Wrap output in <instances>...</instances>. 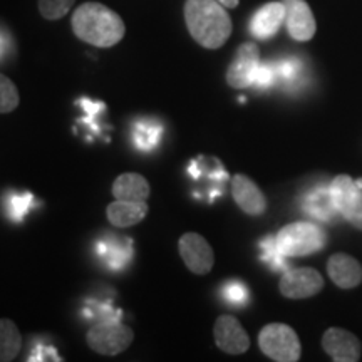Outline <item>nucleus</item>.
I'll return each mask as SVG.
<instances>
[{"label":"nucleus","instance_id":"1","mask_svg":"<svg viewBox=\"0 0 362 362\" xmlns=\"http://www.w3.org/2000/svg\"><path fill=\"white\" fill-rule=\"evenodd\" d=\"M71 25L76 37L103 49L115 47L126 34L124 21L119 13L99 2H86L76 8L71 17Z\"/></svg>","mask_w":362,"mask_h":362},{"label":"nucleus","instance_id":"2","mask_svg":"<svg viewBox=\"0 0 362 362\" xmlns=\"http://www.w3.org/2000/svg\"><path fill=\"white\" fill-rule=\"evenodd\" d=\"M185 22L194 42L211 51L223 47L233 30L226 7L216 0H187Z\"/></svg>","mask_w":362,"mask_h":362},{"label":"nucleus","instance_id":"3","mask_svg":"<svg viewBox=\"0 0 362 362\" xmlns=\"http://www.w3.org/2000/svg\"><path fill=\"white\" fill-rule=\"evenodd\" d=\"M275 242L285 257H307L322 250L327 235L312 221H293L280 230Z\"/></svg>","mask_w":362,"mask_h":362},{"label":"nucleus","instance_id":"4","mask_svg":"<svg viewBox=\"0 0 362 362\" xmlns=\"http://www.w3.org/2000/svg\"><path fill=\"white\" fill-rule=\"evenodd\" d=\"M260 351L272 361L297 362L302 346L296 330L285 324H269L259 334Z\"/></svg>","mask_w":362,"mask_h":362},{"label":"nucleus","instance_id":"5","mask_svg":"<svg viewBox=\"0 0 362 362\" xmlns=\"http://www.w3.org/2000/svg\"><path fill=\"white\" fill-rule=\"evenodd\" d=\"M88 344L94 352L101 356H117L124 352L133 342L134 334L128 325L116 319H106L88 330Z\"/></svg>","mask_w":362,"mask_h":362},{"label":"nucleus","instance_id":"6","mask_svg":"<svg viewBox=\"0 0 362 362\" xmlns=\"http://www.w3.org/2000/svg\"><path fill=\"white\" fill-rule=\"evenodd\" d=\"M334 206L357 230H362V189L349 175H339L330 183Z\"/></svg>","mask_w":362,"mask_h":362},{"label":"nucleus","instance_id":"7","mask_svg":"<svg viewBox=\"0 0 362 362\" xmlns=\"http://www.w3.org/2000/svg\"><path fill=\"white\" fill-rule=\"evenodd\" d=\"M260 49L253 42H243L235 52L233 61L226 69V83L230 88L245 89L255 84L260 69Z\"/></svg>","mask_w":362,"mask_h":362},{"label":"nucleus","instance_id":"8","mask_svg":"<svg viewBox=\"0 0 362 362\" xmlns=\"http://www.w3.org/2000/svg\"><path fill=\"white\" fill-rule=\"evenodd\" d=\"M178 252L181 260L194 275L210 274L215 264V253L210 243L200 233H185L178 240Z\"/></svg>","mask_w":362,"mask_h":362},{"label":"nucleus","instance_id":"9","mask_svg":"<svg viewBox=\"0 0 362 362\" xmlns=\"http://www.w3.org/2000/svg\"><path fill=\"white\" fill-rule=\"evenodd\" d=\"M280 293L287 298H309L324 288V279L315 269L300 267V269L287 270L279 282Z\"/></svg>","mask_w":362,"mask_h":362},{"label":"nucleus","instance_id":"10","mask_svg":"<svg viewBox=\"0 0 362 362\" xmlns=\"http://www.w3.org/2000/svg\"><path fill=\"white\" fill-rule=\"evenodd\" d=\"M285 6L287 33L297 42H307L315 35L317 24L312 8L305 0H282Z\"/></svg>","mask_w":362,"mask_h":362},{"label":"nucleus","instance_id":"11","mask_svg":"<svg viewBox=\"0 0 362 362\" xmlns=\"http://www.w3.org/2000/svg\"><path fill=\"white\" fill-rule=\"evenodd\" d=\"M215 342L226 354H243L250 347V337L233 315H220L214 325Z\"/></svg>","mask_w":362,"mask_h":362},{"label":"nucleus","instance_id":"12","mask_svg":"<svg viewBox=\"0 0 362 362\" xmlns=\"http://www.w3.org/2000/svg\"><path fill=\"white\" fill-rule=\"evenodd\" d=\"M322 347L336 362H357L361 359V341L346 329L330 327L325 330Z\"/></svg>","mask_w":362,"mask_h":362},{"label":"nucleus","instance_id":"13","mask_svg":"<svg viewBox=\"0 0 362 362\" xmlns=\"http://www.w3.org/2000/svg\"><path fill=\"white\" fill-rule=\"evenodd\" d=\"M232 194L233 200L250 216H260L267 210V198L259 185L247 175H235L232 180Z\"/></svg>","mask_w":362,"mask_h":362},{"label":"nucleus","instance_id":"14","mask_svg":"<svg viewBox=\"0 0 362 362\" xmlns=\"http://www.w3.org/2000/svg\"><path fill=\"white\" fill-rule=\"evenodd\" d=\"M327 274L339 288H356L362 282V265L347 253H334L327 262Z\"/></svg>","mask_w":362,"mask_h":362},{"label":"nucleus","instance_id":"15","mask_svg":"<svg viewBox=\"0 0 362 362\" xmlns=\"http://www.w3.org/2000/svg\"><path fill=\"white\" fill-rule=\"evenodd\" d=\"M285 22L284 2H269L253 13L250 21V33L257 39H270L279 33Z\"/></svg>","mask_w":362,"mask_h":362},{"label":"nucleus","instance_id":"16","mask_svg":"<svg viewBox=\"0 0 362 362\" xmlns=\"http://www.w3.org/2000/svg\"><path fill=\"white\" fill-rule=\"evenodd\" d=\"M146 202H131V200H116L107 205L106 215L107 220L117 228H129V226L138 225L148 215Z\"/></svg>","mask_w":362,"mask_h":362},{"label":"nucleus","instance_id":"17","mask_svg":"<svg viewBox=\"0 0 362 362\" xmlns=\"http://www.w3.org/2000/svg\"><path fill=\"white\" fill-rule=\"evenodd\" d=\"M111 192L116 200L146 202L151 188H149L146 178L139 173H123L115 180Z\"/></svg>","mask_w":362,"mask_h":362},{"label":"nucleus","instance_id":"18","mask_svg":"<svg viewBox=\"0 0 362 362\" xmlns=\"http://www.w3.org/2000/svg\"><path fill=\"white\" fill-rule=\"evenodd\" d=\"M163 134V126L160 121L151 119V117H143L138 119L133 126V143L139 151L151 153L160 143Z\"/></svg>","mask_w":362,"mask_h":362},{"label":"nucleus","instance_id":"19","mask_svg":"<svg viewBox=\"0 0 362 362\" xmlns=\"http://www.w3.org/2000/svg\"><path fill=\"white\" fill-rule=\"evenodd\" d=\"M22 349V336L16 322L0 319V362H11Z\"/></svg>","mask_w":362,"mask_h":362},{"label":"nucleus","instance_id":"20","mask_svg":"<svg viewBox=\"0 0 362 362\" xmlns=\"http://www.w3.org/2000/svg\"><path fill=\"white\" fill-rule=\"evenodd\" d=\"M99 255L110 269L121 270L131 260V242H128V240H124V242L103 240L101 245H99Z\"/></svg>","mask_w":362,"mask_h":362},{"label":"nucleus","instance_id":"21","mask_svg":"<svg viewBox=\"0 0 362 362\" xmlns=\"http://www.w3.org/2000/svg\"><path fill=\"white\" fill-rule=\"evenodd\" d=\"M305 210L322 221L332 220L337 210L334 206L332 197H330V188H317L315 192L307 194Z\"/></svg>","mask_w":362,"mask_h":362},{"label":"nucleus","instance_id":"22","mask_svg":"<svg viewBox=\"0 0 362 362\" xmlns=\"http://www.w3.org/2000/svg\"><path fill=\"white\" fill-rule=\"evenodd\" d=\"M19 103L21 96L17 86L6 74H0V115L16 111Z\"/></svg>","mask_w":362,"mask_h":362},{"label":"nucleus","instance_id":"23","mask_svg":"<svg viewBox=\"0 0 362 362\" xmlns=\"http://www.w3.org/2000/svg\"><path fill=\"white\" fill-rule=\"evenodd\" d=\"M76 0H37L39 12L45 21H59L67 16Z\"/></svg>","mask_w":362,"mask_h":362},{"label":"nucleus","instance_id":"24","mask_svg":"<svg viewBox=\"0 0 362 362\" xmlns=\"http://www.w3.org/2000/svg\"><path fill=\"white\" fill-rule=\"evenodd\" d=\"M33 203H34V198L30 193L12 194L7 203L8 216H11L13 221H21L25 216L27 211L33 208Z\"/></svg>","mask_w":362,"mask_h":362},{"label":"nucleus","instance_id":"25","mask_svg":"<svg viewBox=\"0 0 362 362\" xmlns=\"http://www.w3.org/2000/svg\"><path fill=\"white\" fill-rule=\"evenodd\" d=\"M223 296L226 300H228V304H233V305H240V304H245L248 300V292L247 288L243 287L240 282H230L225 285L223 288Z\"/></svg>","mask_w":362,"mask_h":362},{"label":"nucleus","instance_id":"26","mask_svg":"<svg viewBox=\"0 0 362 362\" xmlns=\"http://www.w3.org/2000/svg\"><path fill=\"white\" fill-rule=\"evenodd\" d=\"M284 253L280 252V248L277 247V242H275V238L272 240H265L264 243V259L265 262H269V264H272L275 267V269H284Z\"/></svg>","mask_w":362,"mask_h":362},{"label":"nucleus","instance_id":"27","mask_svg":"<svg viewBox=\"0 0 362 362\" xmlns=\"http://www.w3.org/2000/svg\"><path fill=\"white\" fill-rule=\"evenodd\" d=\"M274 79H275V72L272 71L269 66H260L259 74H257V79H255V86H259V88H269V86L274 83Z\"/></svg>","mask_w":362,"mask_h":362},{"label":"nucleus","instance_id":"28","mask_svg":"<svg viewBox=\"0 0 362 362\" xmlns=\"http://www.w3.org/2000/svg\"><path fill=\"white\" fill-rule=\"evenodd\" d=\"M29 361H61V357H57V352L51 349V347H37V351L33 354Z\"/></svg>","mask_w":362,"mask_h":362},{"label":"nucleus","instance_id":"29","mask_svg":"<svg viewBox=\"0 0 362 362\" xmlns=\"http://www.w3.org/2000/svg\"><path fill=\"white\" fill-rule=\"evenodd\" d=\"M7 49H8V39H7V35L0 33V59L6 56Z\"/></svg>","mask_w":362,"mask_h":362},{"label":"nucleus","instance_id":"30","mask_svg":"<svg viewBox=\"0 0 362 362\" xmlns=\"http://www.w3.org/2000/svg\"><path fill=\"white\" fill-rule=\"evenodd\" d=\"M216 2H220L221 6L226 7V8H237L240 0H216Z\"/></svg>","mask_w":362,"mask_h":362}]
</instances>
